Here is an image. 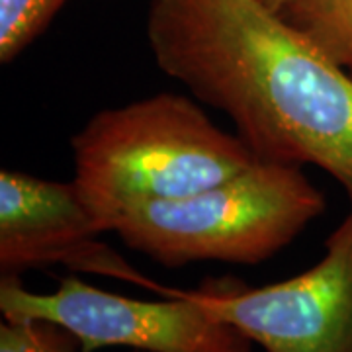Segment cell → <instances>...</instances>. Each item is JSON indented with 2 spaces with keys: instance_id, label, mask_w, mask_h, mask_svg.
Returning <instances> with one entry per match:
<instances>
[{
  "instance_id": "6da1fadb",
  "label": "cell",
  "mask_w": 352,
  "mask_h": 352,
  "mask_svg": "<svg viewBox=\"0 0 352 352\" xmlns=\"http://www.w3.org/2000/svg\"><path fill=\"white\" fill-rule=\"evenodd\" d=\"M147 41L261 161L317 166L352 204V76L282 14L261 0H149Z\"/></svg>"
},
{
  "instance_id": "7a4b0ae2",
  "label": "cell",
  "mask_w": 352,
  "mask_h": 352,
  "mask_svg": "<svg viewBox=\"0 0 352 352\" xmlns=\"http://www.w3.org/2000/svg\"><path fill=\"white\" fill-rule=\"evenodd\" d=\"M71 149L73 182L104 233L139 204L184 198L261 161L237 133L173 92L94 113Z\"/></svg>"
},
{
  "instance_id": "3957f363",
  "label": "cell",
  "mask_w": 352,
  "mask_h": 352,
  "mask_svg": "<svg viewBox=\"0 0 352 352\" xmlns=\"http://www.w3.org/2000/svg\"><path fill=\"white\" fill-rule=\"evenodd\" d=\"M323 192L302 166L256 161L239 175L176 200L139 204L113 231L164 266L201 261L258 264L325 212Z\"/></svg>"
},
{
  "instance_id": "277c9868",
  "label": "cell",
  "mask_w": 352,
  "mask_h": 352,
  "mask_svg": "<svg viewBox=\"0 0 352 352\" xmlns=\"http://www.w3.org/2000/svg\"><path fill=\"white\" fill-rule=\"evenodd\" d=\"M170 300L143 302L110 294L75 276L53 294H34L18 276H2L4 319H39L69 331L80 352L129 346L141 352H252L241 329L217 317L188 292L159 288Z\"/></svg>"
},
{
  "instance_id": "5b68a950",
  "label": "cell",
  "mask_w": 352,
  "mask_h": 352,
  "mask_svg": "<svg viewBox=\"0 0 352 352\" xmlns=\"http://www.w3.org/2000/svg\"><path fill=\"white\" fill-rule=\"evenodd\" d=\"M188 294L264 352H352V204L323 258L302 274L263 288L206 280Z\"/></svg>"
},
{
  "instance_id": "8992f818",
  "label": "cell",
  "mask_w": 352,
  "mask_h": 352,
  "mask_svg": "<svg viewBox=\"0 0 352 352\" xmlns=\"http://www.w3.org/2000/svg\"><path fill=\"white\" fill-rule=\"evenodd\" d=\"M102 233L73 180L53 182L25 173H0L2 276L57 263L155 288L151 280L98 241Z\"/></svg>"
},
{
  "instance_id": "52a82bcc",
  "label": "cell",
  "mask_w": 352,
  "mask_h": 352,
  "mask_svg": "<svg viewBox=\"0 0 352 352\" xmlns=\"http://www.w3.org/2000/svg\"><path fill=\"white\" fill-rule=\"evenodd\" d=\"M278 14L352 76V0H294Z\"/></svg>"
},
{
  "instance_id": "ba28073f",
  "label": "cell",
  "mask_w": 352,
  "mask_h": 352,
  "mask_svg": "<svg viewBox=\"0 0 352 352\" xmlns=\"http://www.w3.org/2000/svg\"><path fill=\"white\" fill-rule=\"evenodd\" d=\"M67 0H0V63H10L43 34Z\"/></svg>"
},
{
  "instance_id": "9c48e42d",
  "label": "cell",
  "mask_w": 352,
  "mask_h": 352,
  "mask_svg": "<svg viewBox=\"0 0 352 352\" xmlns=\"http://www.w3.org/2000/svg\"><path fill=\"white\" fill-rule=\"evenodd\" d=\"M71 333L39 319H4L0 325V352H75Z\"/></svg>"
},
{
  "instance_id": "30bf717a",
  "label": "cell",
  "mask_w": 352,
  "mask_h": 352,
  "mask_svg": "<svg viewBox=\"0 0 352 352\" xmlns=\"http://www.w3.org/2000/svg\"><path fill=\"white\" fill-rule=\"evenodd\" d=\"M261 2H263L266 8H270L272 12H282L294 0H261Z\"/></svg>"
},
{
  "instance_id": "8fae6325",
  "label": "cell",
  "mask_w": 352,
  "mask_h": 352,
  "mask_svg": "<svg viewBox=\"0 0 352 352\" xmlns=\"http://www.w3.org/2000/svg\"><path fill=\"white\" fill-rule=\"evenodd\" d=\"M133 352H141V351H133Z\"/></svg>"
}]
</instances>
